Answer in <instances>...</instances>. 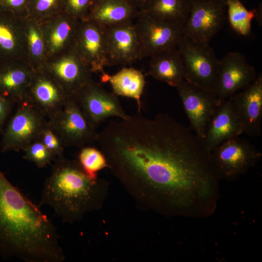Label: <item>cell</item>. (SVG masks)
Returning <instances> with one entry per match:
<instances>
[{"label":"cell","instance_id":"1","mask_svg":"<svg viewBox=\"0 0 262 262\" xmlns=\"http://www.w3.org/2000/svg\"><path fill=\"white\" fill-rule=\"evenodd\" d=\"M138 205L165 215L210 213L219 180L203 140L167 114L110 121L97 141Z\"/></svg>","mask_w":262,"mask_h":262},{"label":"cell","instance_id":"2","mask_svg":"<svg viewBox=\"0 0 262 262\" xmlns=\"http://www.w3.org/2000/svg\"><path fill=\"white\" fill-rule=\"evenodd\" d=\"M0 256L25 262H62L59 236L52 222L0 169Z\"/></svg>","mask_w":262,"mask_h":262},{"label":"cell","instance_id":"3","mask_svg":"<svg viewBox=\"0 0 262 262\" xmlns=\"http://www.w3.org/2000/svg\"><path fill=\"white\" fill-rule=\"evenodd\" d=\"M54 161L39 206H50L67 223L80 221L87 213L100 210L108 196L109 182L90 177L77 160L63 156Z\"/></svg>","mask_w":262,"mask_h":262},{"label":"cell","instance_id":"4","mask_svg":"<svg viewBox=\"0 0 262 262\" xmlns=\"http://www.w3.org/2000/svg\"><path fill=\"white\" fill-rule=\"evenodd\" d=\"M177 49L183 63L185 81L215 93L219 60L213 49L209 45L183 35Z\"/></svg>","mask_w":262,"mask_h":262},{"label":"cell","instance_id":"5","mask_svg":"<svg viewBox=\"0 0 262 262\" xmlns=\"http://www.w3.org/2000/svg\"><path fill=\"white\" fill-rule=\"evenodd\" d=\"M210 160L218 178L232 180L245 173L260 161L261 151L239 136L221 143L211 152Z\"/></svg>","mask_w":262,"mask_h":262},{"label":"cell","instance_id":"6","mask_svg":"<svg viewBox=\"0 0 262 262\" xmlns=\"http://www.w3.org/2000/svg\"><path fill=\"white\" fill-rule=\"evenodd\" d=\"M2 133L0 151L18 152L37 139L46 117L26 101L17 104Z\"/></svg>","mask_w":262,"mask_h":262},{"label":"cell","instance_id":"7","mask_svg":"<svg viewBox=\"0 0 262 262\" xmlns=\"http://www.w3.org/2000/svg\"><path fill=\"white\" fill-rule=\"evenodd\" d=\"M48 119L64 147H82L98 141V133L73 97H69L63 107Z\"/></svg>","mask_w":262,"mask_h":262},{"label":"cell","instance_id":"8","mask_svg":"<svg viewBox=\"0 0 262 262\" xmlns=\"http://www.w3.org/2000/svg\"><path fill=\"white\" fill-rule=\"evenodd\" d=\"M227 0L192 1L189 16L183 25L182 35L196 42L209 45L223 26L227 14Z\"/></svg>","mask_w":262,"mask_h":262},{"label":"cell","instance_id":"9","mask_svg":"<svg viewBox=\"0 0 262 262\" xmlns=\"http://www.w3.org/2000/svg\"><path fill=\"white\" fill-rule=\"evenodd\" d=\"M135 19L142 59L177 48L182 36V26L140 11Z\"/></svg>","mask_w":262,"mask_h":262},{"label":"cell","instance_id":"10","mask_svg":"<svg viewBox=\"0 0 262 262\" xmlns=\"http://www.w3.org/2000/svg\"><path fill=\"white\" fill-rule=\"evenodd\" d=\"M176 89L190 122V128L203 140L208 124L221 101L215 93L183 81Z\"/></svg>","mask_w":262,"mask_h":262},{"label":"cell","instance_id":"11","mask_svg":"<svg viewBox=\"0 0 262 262\" xmlns=\"http://www.w3.org/2000/svg\"><path fill=\"white\" fill-rule=\"evenodd\" d=\"M74 98L88 121L96 129L108 118L126 119L130 116L123 109L115 94L92 81Z\"/></svg>","mask_w":262,"mask_h":262},{"label":"cell","instance_id":"12","mask_svg":"<svg viewBox=\"0 0 262 262\" xmlns=\"http://www.w3.org/2000/svg\"><path fill=\"white\" fill-rule=\"evenodd\" d=\"M257 75L241 53L229 52L219 60L215 94L221 101L228 99L251 84Z\"/></svg>","mask_w":262,"mask_h":262},{"label":"cell","instance_id":"13","mask_svg":"<svg viewBox=\"0 0 262 262\" xmlns=\"http://www.w3.org/2000/svg\"><path fill=\"white\" fill-rule=\"evenodd\" d=\"M108 66L128 65L142 59L141 46L134 23L105 28Z\"/></svg>","mask_w":262,"mask_h":262},{"label":"cell","instance_id":"14","mask_svg":"<svg viewBox=\"0 0 262 262\" xmlns=\"http://www.w3.org/2000/svg\"><path fill=\"white\" fill-rule=\"evenodd\" d=\"M230 98L232 110L243 133L250 136H260L262 121V74L258 75L249 86Z\"/></svg>","mask_w":262,"mask_h":262},{"label":"cell","instance_id":"15","mask_svg":"<svg viewBox=\"0 0 262 262\" xmlns=\"http://www.w3.org/2000/svg\"><path fill=\"white\" fill-rule=\"evenodd\" d=\"M243 133L241 125L232 110L230 97L222 100L215 111L202 140L210 153L221 143Z\"/></svg>","mask_w":262,"mask_h":262},{"label":"cell","instance_id":"16","mask_svg":"<svg viewBox=\"0 0 262 262\" xmlns=\"http://www.w3.org/2000/svg\"><path fill=\"white\" fill-rule=\"evenodd\" d=\"M79 32L78 48L81 56L91 71L105 73L108 66L105 28L89 21Z\"/></svg>","mask_w":262,"mask_h":262},{"label":"cell","instance_id":"17","mask_svg":"<svg viewBox=\"0 0 262 262\" xmlns=\"http://www.w3.org/2000/svg\"><path fill=\"white\" fill-rule=\"evenodd\" d=\"M69 97L53 80L40 77L27 91L24 101L49 118L63 107Z\"/></svg>","mask_w":262,"mask_h":262},{"label":"cell","instance_id":"18","mask_svg":"<svg viewBox=\"0 0 262 262\" xmlns=\"http://www.w3.org/2000/svg\"><path fill=\"white\" fill-rule=\"evenodd\" d=\"M138 12L131 0H94L87 18L89 21L107 28L133 21Z\"/></svg>","mask_w":262,"mask_h":262},{"label":"cell","instance_id":"19","mask_svg":"<svg viewBox=\"0 0 262 262\" xmlns=\"http://www.w3.org/2000/svg\"><path fill=\"white\" fill-rule=\"evenodd\" d=\"M150 58L147 75L175 87L185 81L183 63L177 48L161 51Z\"/></svg>","mask_w":262,"mask_h":262},{"label":"cell","instance_id":"20","mask_svg":"<svg viewBox=\"0 0 262 262\" xmlns=\"http://www.w3.org/2000/svg\"><path fill=\"white\" fill-rule=\"evenodd\" d=\"M74 55L66 58L54 65L53 72L63 85L67 94L74 97L77 93L92 80L89 67L84 61Z\"/></svg>","mask_w":262,"mask_h":262},{"label":"cell","instance_id":"21","mask_svg":"<svg viewBox=\"0 0 262 262\" xmlns=\"http://www.w3.org/2000/svg\"><path fill=\"white\" fill-rule=\"evenodd\" d=\"M101 80L102 82L110 83L116 96L135 100L140 112L141 97L145 85V77L141 71L132 67L124 68L113 75L105 72L101 74Z\"/></svg>","mask_w":262,"mask_h":262},{"label":"cell","instance_id":"22","mask_svg":"<svg viewBox=\"0 0 262 262\" xmlns=\"http://www.w3.org/2000/svg\"><path fill=\"white\" fill-rule=\"evenodd\" d=\"M31 74L21 68L5 65L0 67V94L17 104L25 100Z\"/></svg>","mask_w":262,"mask_h":262},{"label":"cell","instance_id":"23","mask_svg":"<svg viewBox=\"0 0 262 262\" xmlns=\"http://www.w3.org/2000/svg\"><path fill=\"white\" fill-rule=\"evenodd\" d=\"M191 5V0H151L147 7L140 11L183 27L189 16Z\"/></svg>","mask_w":262,"mask_h":262},{"label":"cell","instance_id":"24","mask_svg":"<svg viewBox=\"0 0 262 262\" xmlns=\"http://www.w3.org/2000/svg\"><path fill=\"white\" fill-rule=\"evenodd\" d=\"M226 3L227 13L232 29L240 35H248L255 17V10L249 11L240 0H227Z\"/></svg>","mask_w":262,"mask_h":262},{"label":"cell","instance_id":"25","mask_svg":"<svg viewBox=\"0 0 262 262\" xmlns=\"http://www.w3.org/2000/svg\"><path fill=\"white\" fill-rule=\"evenodd\" d=\"M77 161L86 174L93 178H98V171L109 167L101 151L92 147H82Z\"/></svg>","mask_w":262,"mask_h":262},{"label":"cell","instance_id":"26","mask_svg":"<svg viewBox=\"0 0 262 262\" xmlns=\"http://www.w3.org/2000/svg\"><path fill=\"white\" fill-rule=\"evenodd\" d=\"M24 159L33 163L39 168H43L56 159L53 154L39 140L28 145L23 150Z\"/></svg>","mask_w":262,"mask_h":262},{"label":"cell","instance_id":"27","mask_svg":"<svg viewBox=\"0 0 262 262\" xmlns=\"http://www.w3.org/2000/svg\"><path fill=\"white\" fill-rule=\"evenodd\" d=\"M37 139L53 154L56 158L64 156V147L48 120L41 130Z\"/></svg>","mask_w":262,"mask_h":262},{"label":"cell","instance_id":"28","mask_svg":"<svg viewBox=\"0 0 262 262\" xmlns=\"http://www.w3.org/2000/svg\"><path fill=\"white\" fill-rule=\"evenodd\" d=\"M69 21L63 20L52 33L50 42L52 49H57L62 47L72 34L74 24Z\"/></svg>","mask_w":262,"mask_h":262},{"label":"cell","instance_id":"29","mask_svg":"<svg viewBox=\"0 0 262 262\" xmlns=\"http://www.w3.org/2000/svg\"><path fill=\"white\" fill-rule=\"evenodd\" d=\"M94 0H63L66 11L75 17L87 15Z\"/></svg>","mask_w":262,"mask_h":262},{"label":"cell","instance_id":"30","mask_svg":"<svg viewBox=\"0 0 262 262\" xmlns=\"http://www.w3.org/2000/svg\"><path fill=\"white\" fill-rule=\"evenodd\" d=\"M15 104L9 98L0 94V134H2L3 131Z\"/></svg>","mask_w":262,"mask_h":262},{"label":"cell","instance_id":"31","mask_svg":"<svg viewBox=\"0 0 262 262\" xmlns=\"http://www.w3.org/2000/svg\"><path fill=\"white\" fill-rule=\"evenodd\" d=\"M32 9L36 12L44 13L53 10L59 5H63V0H30Z\"/></svg>","mask_w":262,"mask_h":262},{"label":"cell","instance_id":"32","mask_svg":"<svg viewBox=\"0 0 262 262\" xmlns=\"http://www.w3.org/2000/svg\"><path fill=\"white\" fill-rule=\"evenodd\" d=\"M28 37L32 54L36 56H40L43 52L44 47L38 32L33 28H31Z\"/></svg>","mask_w":262,"mask_h":262},{"label":"cell","instance_id":"33","mask_svg":"<svg viewBox=\"0 0 262 262\" xmlns=\"http://www.w3.org/2000/svg\"><path fill=\"white\" fill-rule=\"evenodd\" d=\"M30 0H0V8L13 12L25 7Z\"/></svg>","mask_w":262,"mask_h":262},{"label":"cell","instance_id":"34","mask_svg":"<svg viewBox=\"0 0 262 262\" xmlns=\"http://www.w3.org/2000/svg\"><path fill=\"white\" fill-rule=\"evenodd\" d=\"M139 11L143 10L148 5L151 0H131Z\"/></svg>","mask_w":262,"mask_h":262},{"label":"cell","instance_id":"35","mask_svg":"<svg viewBox=\"0 0 262 262\" xmlns=\"http://www.w3.org/2000/svg\"><path fill=\"white\" fill-rule=\"evenodd\" d=\"M191 1H195V0H191Z\"/></svg>","mask_w":262,"mask_h":262}]
</instances>
